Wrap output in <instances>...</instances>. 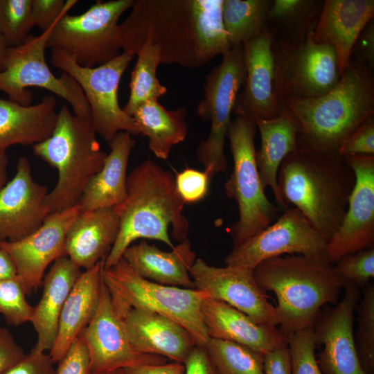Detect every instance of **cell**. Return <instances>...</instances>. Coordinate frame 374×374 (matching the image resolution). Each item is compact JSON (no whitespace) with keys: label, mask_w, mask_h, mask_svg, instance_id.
Wrapping results in <instances>:
<instances>
[{"label":"cell","mask_w":374,"mask_h":374,"mask_svg":"<svg viewBox=\"0 0 374 374\" xmlns=\"http://www.w3.org/2000/svg\"><path fill=\"white\" fill-rule=\"evenodd\" d=\"M102 169L89 181L79 202L80 212L115 207L127 196V168L136 141L119 132L109 142Z\"/></svg>","instance_id":"cell-30"},{"label":"cell","mask_w":374,"mask_h":374,"mask_svg":"<svg viewBox=\"0 0 374 374\" xmlns=\"http://www.w3.org/2000/svg\"><path fill=\"white\" fill-rule=\"evenodd\" d=\"M292 363V374H323L315 355L313 327L286 335Z\"/></svg>","instance_id":"cell-41"},{"label":"cell","mask_w":374,"mask_h":374,"mask_svg":"<svg viewBox=\"0 0 374 374\" xmlns=\"http://www.w3.org/2000/svg\"><path fill=\"white\" fill-rule=\"evenodd\" d=\"M271 3V0H223L222 22L231 48L262 32Z\"/></svg>","instance_id":"cell-34"},{"label":"cell","mask_w":374,"mask_h":374,"mask_svg":"<svg viewBox=\"0 0 374 374\" xmlns=\"http://www.w3.org/2000/svg\"><path fill=\"white\" fill-rule=\"evenodd\" d=\"M326 245L327 241L297 208H287L275 222L233 247L224 263L253 271L261 262L285 254L325 258Z\"/></svg>","instance_id":"cell-14"},{"label":"cell","mask_w":374,"mask_h":374,"mask_svg":"<svg viewBox=\"0 0 374 374\" xmlns=\"http://www.w3.org/2000/svg\"><path fill=\"white\" fill-rule=\"evenodd\" d=\"M81 274L80 267L69 257L63 256L53 262L43 279L41 299L33 307L30 322L37 339L31 351L46 353L52 348L64 304Z\"/></svg>","instance_id":"cell-27"},{"label":"cell","mask_w":374,"mask_h":374,"mask_svg":"<svg viewBox=\"0 0 374 374\" xmlns=\"http://www.w3.org/2000/svg\"><path fill=\"white\" fill-rule=\"evenodd\" d=\"M190 275L194 288L204 291L209 298L227 303L259 325H279L276 308L256 282L253 271L228 266L214 267L197 258Z\"/></svg>","instance_id":"cell-18"},{"label":"cell","mask_w":374,"mask_h":374,"mask_svg":"<svg viewBox=\"0 0 374 374\" xmlns=\"http://www.w3.org/2000/svg\"><path fill=\"white\" fill-rule=\"evenodd\" d=\"M78 2L77 0H32L33 25L42 32L47 30Z\"/></svg>","instance_id":"cell-43"},{"label":"cell","mask_w":374,"mask_h":374,"mask_svg":"<svg viewBox=\"0 0 374 374\" xmlns=\"http://www.w3.org/2000/svg\"><path fill=\"white\" fill-rule=\"evenodd\" d=\"M356 307L357 328L354 340L361 365L366 374H374V283L362 289Z\"/></svg>","instance_id":"cell-37"},{"label":"cell","mask_w":374,"mask_h":374,"mask_svg":"<svg viewBox=\"0 0 374 374\" xmlns=\"http://www.w3.org/2000/svg\"><path fill=\"white\" fill-rule=\"evenodd\" d=\"M273 36L267 27L242 44L246 75L233 109L235 115L255 123L275 118L283 110L275 89L276 66Z\"/></svg>","instance_id":"cell-20"},{"label":"cell","mask_w":374,"mask_h":374,"mask_svg":"<svg viewBox=\"0 0 374 374\" xmlns=\"http://www.w3.org/2000/svg\"><path fill=\"white\" fill-rule=\"evenodd\" d=\"M130 343L139 353L184 364L196 343L179 323L158 313L131 308L122 317Z\"/></svg>","instance_id":"cell-22"},{"label":"cell","mask_w":374,"mask_h":374,"mask_svg":"<svg viewBox=\"0 0 374 374\" xmlns=\"http://www.w3.org/2000/svg\"><path fill=\"white\" fill-rule=\"evenodd\" d=\"M90 118L72 114L63 105L51 135L33 146V153L58 174L47 204L51 213L79 204L89 180L103 168L107 153L100 150Z\"/></svg>","instance_id":"cell-6"},{"label":"cell","mask_w":374,"mask_h":374,"mask_svg":"<svg viewBox=\"0 0 374 374\" xmlns=\"http://www.w3.org/2000/svg\"><path fill=\"white\" fill-rule=\"evenodd\" d=\"M184 364L185 374H218L204 346H195Z\"/></svg>","instance_id":"cell-50"},{"label":"cell","mask_w":374,"mask_h":374,"mask_svg":"<svg viewBox=\"0 0 374 374\" xmlns=\"http://www.w3.org/2000/svg\"><path fill=\"white\" fill-rule=\"evenodd\" d=\"M58 363L56 374H91L87 349L80 336Z\"/></svg>","instance_id":"cell-45"},{"label":"cell","mask_w":374,"mask_h":374,"mask_svg":"<svg viewBox=\"0 0 374 374\" xmlns=\"http://www.w3.org/2000/svg\"><path fill=\"white\" fill-rule=\"evenodd\" d=\"M8 166V157L7 154H0V190L5 185L7 177V168Z\"/></svg>","instance_id":"cell-53"},{"label":"cell","mask_w":374,"mask_h":374,"mask_svg":"<svg viewBox=\"0 0 374 374\" xmlns=\"http://www.w3.org/2000/svg\"><path fill=\"white\" fill-rule=\"evenodd\" d=\"M245 75L243 48L240 45L222 55L221 62L206 76L204 98L197 105V114L203 121H211V129L208 137L199 144L196 155L211 177L227 170L225 139Z\"/></svg>","instance_id":"cell-10"},{"label":"cell","mask_w":374,"mask_h":374,"mask_svg":"<svg viewBox=\"0 0 374 374\" xmlns=\"http://www.w3.org/2000/svg\"><path fill=\"white\" fill-rule=\"evenodd\" d=\"M26 295L17 276L0 280V313L8 324L17 326L30 322L33 307Z\"/></svg>","instance_id":"cell-40"},{"label":"cell","mask_w":374,"mask_h":374,"mask_svg":"<svg viewBox=\"0 0 374 374\" xmlns=\"http://www.w3.org/2000/svg\"><path fill=\"white\" fill-rule=\"evenodd\" d=\"M26 355L10 331L0 327V374L20 362Z\"/></svg>","instance_id":"cell-48"},{"label":"cell","mask_w":374,"mask_h":374,"mask_svg":"<svg viewBox=\"0 0 374 374\" xmlns=\"http://www.w3.org/2000/svg\"><path fill=\"white\" fill-rule=\"evenodd\" d=\"M80 213L79 204L51 213L43 224L28 236L16 242H1L0 249L11 257L26 294L39 287L47 267L66 256L67 231Z\"/></svg>","instance_id":"cell-19"},{"label":"cell","mask_w":374,"mask_h":374,"mask_svg":"<svg viewBox=\"0 0 374 374\" xmlns=\"http://www.w3.org/2000/svg\"><path fill=\"white\" fill-rule=\"evenodd\" d=\"M206 348L218 374H265L263 355L248 347L210 338Z\"/></svg>","instance_id":"cell-36"},{"label":"cell","mask_w":374,"mask_h":374,"mask_svg":"<svg viewBox=\"0 0 374 374\" xmlns=\"http://www.w3.org/2000/svg\"><path fill=\"white\" fill-rule=\"evenodd\" d=\"M282 106L299 123V148L339 155L352 133L374 115V73L350 60L328 92L317 98L289 99Z\"/></svg>","instance_id":"cell-2"},{"label":"cell","mask_w":374,"mask_h":374,"mask_svg":"<svg viewBox=\"0 0 374 374\" xmlns=\"http://www.w3.org/2000/svg\"><path fill=\"white\" fill-rule=\"evenodd\" d=\"M333 266L343 285L364 289L374 277V247L346 254Z\"/></svg>","instance_id":"cell-39"},{"label":"cell","mask_w":374,"mask_h":374,"mask_svg":"<svg viewBox=\"0 0 374 374\" xmlns=\"http://www.w3.org/2000/svg\"><path fill=\"white\" fill-rule=\"evenodd\" d=\"M273 52L275 89L281 106L289 99L323 95L336 85L341 77L335 49L316 42L313 32L297 45L274 40Z\"/></svg>","instance_id":"cell-13"},{"label":"cell","mask_w":374,"mask_h":374,"mask_svg":"<svg viewBox=\"0 0 374 374\" xmlns=\"http://www.w3.org/2000/svg\"><path fill=\"white\" fill-rule=\"evenodd\" d=\"M54 25L39 35H29L19 46L8 47L0 71V91L9 100L27 106L33 102L27 89L43 88L69 103L74 114L90 118V108L79 84L64 72L56 77L46 61V42Z\"/></svg>","instance_id":"cell-11"},{"label":"cell","mask_w":374,"mask_h":374,"mask_svg":"<svg viewBox=\"0 0 374 374\" xmlns=\"http://www.w3.org/2000/svg\"><path fill=\"white\" fill-rule=\"evenodd\" d=\"M56 107L53 95L27 106L0 98V154L14 145L33 146L48 139L55 125Z\"/></svg>","instance_id":"cell-29"},{"label":"cell","mask_w":374,"mask_h":374,"mask_svg":"<svg viewBox=\"0 0 374 374\" xmlns=\"http://www.w3.org/2000/svg\"><path fill=\"white\" fill-rule=\"evenodd\" d=\"M33 26L32 0H0V33L8 46L23 44Z\"/></svg>","instance_id":"cell-38"},{"label":"cell","mask_w":374,"mask_h":374,"mask_svg":"<svg viewBox=\"0 0 374 374\" xmlns=\"http://www.w3.org/2000/svg\"><path fill=\"white\" fill-rule=\"evenodd\" d=\"M355 181L344 157L299 148L283 159L277 177L285 204L297 208L327 242L343 221Z\"/></svg>","instance_id":"cell-4"},{"label":"cell","mask_w":374,"mask_h":374,"mask_svg":"<svg viewBox=\"0 0 374 374\" xmlns=\"http://www.w3.org/2000/svg\"><path fill=\"white\" fill-rule=\"evenodd\" d=\"M8 47L9 46L7 44L5 39L0 33V71L3 70L4 62Z\"/></svg>","instance_id":"cell-54"},{"label":"cell","mask_w":374,"mask_h":374,"mask_svg":"<svg viewBox=\"0 0 374 374\" xmlns=\"http://www.w3.org/2000/svg\"><path fill=\"white\" fill-rule=\"evenodd\" d=\"M253 275L264 292L276 295L278 326L285 335L313 327L323 307L335 305L344 288L325 258L274 257L258 264Z\"/></svg>","instance_id":"cell-5"},{"label":"cell","mask_w":374,"mask_h":374,"mask_svg":"<svg viewBox=\"0 0 374 374\" xmlns=\"http://www.w3.org/2000/svg\"><path fill=\"white\" fill-rule=\"evenodd\" d=\"M202 314L210 338L239 344L262 355L287 346L286 335L279 328L259 325L221 301L205 299Z\"/></svg>","instance_id":"cell-23"},{"label":"cell","mask_w":374,"mask_h":374,"mask_svg":"<svg viewBox=\"0 0 374 374\" xmlns=\"http://www.w3.org/2000/svg\"><path fill=\"white\" fill-rule=\"evenodd\" d=\"M53 363L49 354L30 351L1 374H56Z\"/></svg>","instance_id":"cell-46"},{"label":"cell","mask_w":374,"mask_h":374,"mask_svg":"<svg viewBox=\"0 0 374 374\" xmlns=\"http://www.w3.org/2000/svg\"><path fill=\"white\" fill-rule=\"evenodd\" d=\"M16 170L15 177L0 190V242L28 236L51 215L48 188L35 181L27 157L19 158Z\"/></svg>","instance_id":"cell-21"},{"label":"cell","mask_w":374,"mask_h":374,"mask_svg":"<svg viewBox=\"0 0 374 374\" xmlns=\"http://www.w3.org/2000/svg\"><path fill=\"white\" fill-rule=\"evenodd\" d=\"M211 179L205 170L188 168L175 177L176 189L184 204H195L206 197Z\"/></svg>","instance_id":"cell-42"},{"label":"cell","mask_w":374,"mask_h":374,"mask_svg":"<svg viewBox=\"0 0 374 374\" xmlns=\"http://www.w3.org/2000/svg\"><path fill=\"white\" fill-rule=\"evenodd\" d=\"M119 230L114 207L80 212L66 235V256L80 268L90 269L105 260Z\"/></svg>","instance_id":"cell-25"},{"label":"cell","mask_w":374,"mask_h":374,"mask_svg":"<svg viewBox=\"0 0 374 374\" xmlns=\"http://www.w3.org/2000/svg\"><path fill=\"white\" fill-rule=\"evenodd\" d=\"M91 374H125L123 369H118L106 373H91Z\"/></svg>","instance_id":"cell-55"},{"label":"cell","mask_w":374,"mask_h":374,"mask_svg":"<svg viewBox=\"0 0 374 374\" xmlns=\"http://www.w3.org/2000/svg\"><path fill=\"white\" fill-rule=\"evenodd\" d=\"M104 261L100 260L82 272L64 304L56 339L48 353L54 363L59 362L65 356L97 310L103 284Z\"/></svg>","instance_id":"cell-26"},{"label":"cell","mask_w":374,"mask_h":374,"mask_svg":"<svg viewBox=\"0 0 374 374\" xmlns=\"http://www.w3.org/2000/svg\"><path fill=\"white\" fill-rule=\"evenodd\" d=\"M122 257L145 279L165 285L194 288L190 269L197 258L188 238L168 252L143 240L128 247Z\"/></svg>","instance_id":"cell-28"},{"label":"cell","mask_w":374,"mask_h":374,"mask_svg":"<svg viewBox=\"0 0 374 374\" xmlns=\"http://www.w3.org/2000/svg\"><path fill=\"white\" fill-rule=\"evenodd\" d=\"M134 0L97 1L86 12L63 15L54 25L46 48L69 56L84 67L103 65L120 55L118 20Z\"/></svg>","instance_id":"cell-9"},{"label":"cell","mask_w":374,"mask_h":374,"mask_svg":"<svg viewBox=\"0 0 374 374\" xmlns=\"http://www.w3.org/2000/svg\"><path fill=\"white\" fill-rule=\"evenodd\" d=\"M373 17V0L324 1L313 37L335 49L340 75L350 64L356 39Z\"/></svg>","instance_id":"cell-24"},{"label":"cell","mask_w":374,"mask_h":374,"mask_svg":"<svg viewBox=\"0 0 374 374\" xmlns=\"http://www.w3.org/2000/svg\"><path fill=\"white\" fill-rule=\"evenodd\" d=\"M125 374H185V366L178 362L144 364L123 368Z\"/></svg>","instance_id":"cell-51"},{"label":"cell","mask_w":374,"mask_h":374,"mask_svg":"<svg viewBox=\"0 0 374 374\" xmlns=\"http://www.w3.org/2000/svg\"><path fill=\"white\" fill-rule=\"evenodd\" d=\"M103 280L121 318L131 308L158 313L187 330L197 346L206 347L210 337L203 321L202 305L208 296L204 291L145 279L123 257L112 267L103 268Z\"/></svg>","instance_id":"cell-7"},{"label":"cell","mask_w":374,"mask_h":374,"mask_svg":"<svg viewBox=\"0 0 374 374\" xmlns=\"http://www.w3.org/2000/svg\"><path fill=\"white\" fill-rule=\"evenodd\" d=\"M356 62L374 72V21L371 20L358 36L352 50L351 56Z\"/></svg>","instance_id":"cell-47"},{"label":"cell","mask_w":374,"mask_h":374,"mask_svg":"<svg viewBox=\"0 0 374 374\" xmlns=\"http://www.w3.org/2000/svg\"><path fill=\"white\" fill-rule=\"evenodd\" d=\"M223 0H134L118 24L116 43L134 55L144 44L158 48L161 63L205 65L231 47L224 30Z\"/></svg>","instance_id":"cell-1"},{"label":"cell","mask_w":374,"mask_h":374,"mask_svg":"<svg viewBox=\"0 0 374 374\" xmlns=\"http://www.w3.org/2000/svg\"><path fill=\"white\" fill-rule=\"evenodd\" d=\"M344 158L355 181L343 221L327 242L325 258L332 265L346 254L374 247V155Z\"/></svg>","instance_id":"cell-16"},{"label":"cell","mask_w":374,"mask_h":374,"mask_svg":"<svg viewBox=\"0 0 374 374\" xmlns=\"http://www.w3.org/2000/svg\"><path fill=\"white\" fill-rule=\"evenodd\" d=\"M265 374H292V363L287 346L278 348L263 355Z\"/></svg>","instance_id":"cell-49"},{"label":"cell","mask_w":374,"mask_h":374,"mask_svg":"<svg viewBox=\"0 0 374 374\" xmlns=\"http://www.w3.org/2000/svg\"><path fill=\"white\" fill-rule=\"evenodd\" d=\"M186 107L169 110L158 100L139 106L132 117L141 134L148 139V147L159 159H166L172 148L184 141L188 134Z\"/></svg>","instance_id":"cell-32"},{"label":"cell","mask_w":374,"mask_h":374,"mask_svg":"<svg viewBox=\"0 0 374 374\" xmlns=\"http://www.w3.org/2000/svg\"><path fill=\"white\" fill-rule=\"evenodd\" d=\"M80 336L87 349L91 373L166 363L163 356L141 353L134 348L103 280L97 310Z\"/></svg>","instance_id":"cell-15"},{"label":"cell","mask_w":374,"mask_h":374,"mask_svg":"<svg viewBox=\"0 0 374 374\" xmlns=\"http://www.w3.org/2000/svg\"><path fill=\"white\" fill-rule=\"evenodd\" d=\"M339 155H374V115L352 133L340 148Z\"/></svg>","instance_id":"cell-44"},{"label":"cell","mask_w":374,"mask_h":374,"mask_svg":"<svg viewBox=\"0 0 374 374\" xmlns=\"http://www.w3.org/2000/svg\"><path fill=\"white\" fill-rule=\"evenodd\" d=\"M323 0H274L266 26L275 42L297 45L313 32L321 15Z\"/></svg>","instance_id":"cell-33"},{"label":"cell","mask_w":374,"mask_h":374,"mask_svg":"<svg viewBox=\"0 0 374 374\" xmlns=\"http://www.w3.org/2000/svg\"><path fill=\"white\" fill-rule=\"evenodd\" d=\"M254 121L237 116L231 123L228 138L233 170L224 184L226 195L237 204L239 218L230 228L236 247L278 217V207L271 202L262 186L256 161Z\"/></svg>","instance_id":"cell-8"},{"label":"cell","mask_w":374,"mask_h":374,"mask_svg":"<svg viewBox=\"0 0 374 374\" xmlns=\"http://www.w3.org/2000/svg\"><path fill=\"white\" fill-rule=\"evenodd\" d=\"M134 55L123 51L109 62L84 67L62 53L52 51L51 62L69 75L82 89L90 108V119L97 134L109 143L119 132L140 134L133 118L119 105L118 89L123 73Z\"/></svg>","instance_id":"cell-12"},{"label":"cell","mask_w":374,"mask_h":374,"mask_svg":"<svg viewBox=\"0 0 374 374\" xmlns=\"http://www.w3.org/2000/svg\"><path fill=\"white\" fill-rule=\"evenodd\" d=\"M343 289V298L322 309L313 325L316 346L321 347L317 363L323 374H366L357 355L353 330L362 294L352 285Z\"/></svg>","instance_id":"cell-17"},{"label":"cell","mask_w":374,"mask_h":374,"mask_svg":"<svg viewBox=\"0 0 374 374\" xmlns=\"http://www.w3.org/2000/svg\"><path fill=\"white\" fill-rule=\"evenodd\" d=\"M136 55L138 58L131 73L130 96L123 108L130 116L143 103L158 100L167 92L157 78V67L161 64L158 48L144 44Z\"/></svg>","instance_id":"cell-35"},{"label":"cell","mask_w":374,"mask_h":374,"mask_svg":"<svg viewBox=\"0 0 374 374\" xmlns=\"http://www.w3.org/2000/svg\"><path fill=\"white\" fill-rule=\"evenodd\" d=\"M178 194L175 177L157 163L147 159L127 175V196L114 207L120 220L115 243L104 261V269L114 265L125 249L138 239L159 240L174 248L168 234L178 242L187 238L188 219Z\"/></svg>","instance_id":"cell-3"},{"label":"cell","mask_w":374,"mask_h":374,"mask_svg":"<svg viewBox=\"0 0 374 374\" xmlns=\"http://www.w3.org/2000/svg\"><path fill=\"white\" fill-rule=\"evenodd\" d=\"M256 124L261 139L256 161L262 186L265 190L271 188L276 203L285 211L289 206L280 193L277 177L283 159L298 149L299 123L283 107L278 116L258 121Z\"/></svg>","instance_id":"cell-31"},{"label":"cell","mask_w":374,"mask_h":374,"mask_svg":"<svg viewBox=\"0 0 374 374\" xmlns=\"http://www.w3.org/2000/svg\"><path fill=\"white\" fill-rule=\"evenodd\" d=\"M17 269L10 255L0 249V280L15 278Z\"/></svg>","instance_id":"cell-52"}]
</instances>
